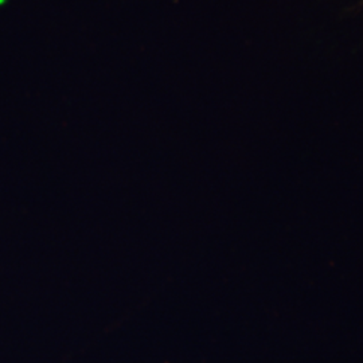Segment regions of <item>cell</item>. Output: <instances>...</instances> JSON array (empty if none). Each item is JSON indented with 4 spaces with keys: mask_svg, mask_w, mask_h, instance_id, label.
<instances>
[{
    "mask_svg": "<svg viewBox=\"0 0 363 363\" xmlns=\"http://www.w3.org/2000/svg\"><path fill=\"white\" fill-rule=\"evenodd\" d=\"M3 1H4V0H0V3H3Z\"/></svg>",
    "mask_w": 363,
    "mask_h": 363,
    "instance_id": "obj_1",
    "label": "cell"
}]
</instances>
